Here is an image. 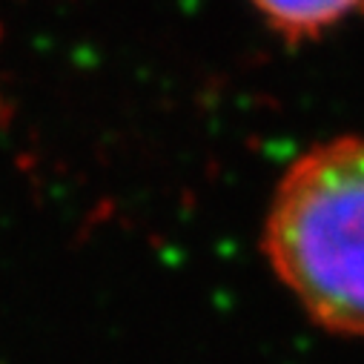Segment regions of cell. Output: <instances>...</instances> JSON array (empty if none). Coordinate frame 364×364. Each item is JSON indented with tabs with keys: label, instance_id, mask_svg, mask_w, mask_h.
Returning <instances> with one entry per match:
<instances>
[{
	"label": "cell",
	"instance_id": "6da1fadb",
	"mask_svg": "<svg viewBox=\"0 0 364 364\" xmlns=\"http://www.w3.org/2000/svg\"><path fill=\"white\" fill-rule=\"evenodd\" d=\"M261 250L313 324L364 338V138L316 144L287 166Z\"/></svg>",
	"mask_w": 364,
	"mask_h": 364
},
{
	"label": "cell",
	"instance_id": "7a4b0ae2",
	"mask_svg": "<svg viewBox=\"0 0 364 364\" xmlns=\"http://www.w3.org/2000/svg\"><path fill=\"white\" fill-rule=\"evenodd\" d=\"M255 12L290 43L316 41L336 26L364 21V0H250Z\"/></svg>",
	"mask_w": 364,
	"mask_h": 364
}]
</instances>
